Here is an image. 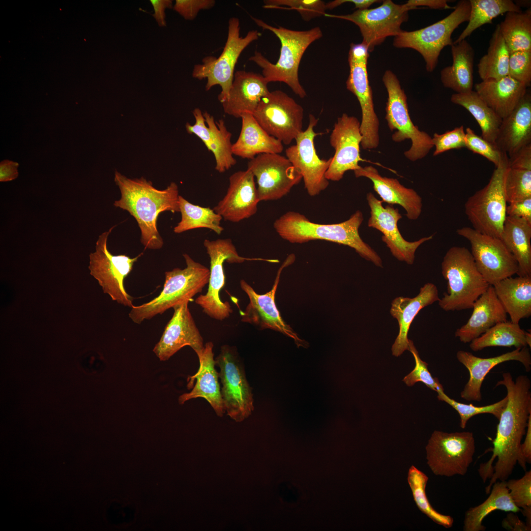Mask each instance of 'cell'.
<instances>
[{
  "label": "cell",
  "mask_w": 531,
  "mask_h": 531,
  "mask_svg": "<svg viewBox=\"0 0 531 531\" xmlns=\"http://www.w3.org/2000/svg\"><path fill=\"white\" fill-rule=\"evenodd\" d=\"M215 362L220 369L224 409L232 419L241 422L251 414L254 405L252 388L238 355L235 348L223 345Z\"/></svg>",
  "instance_id": "9a60e30c"
},
{
  "label": "cell",
  "mask_w": 531,
  "mask_h": 531,
  "mask_svg": "<svg viewBox=\"0 0 531 531\" xmlns=\"http://www.w3.org/2000/svg\"><path fill=\"white\" fill-rule=\"evenodd\" d=\"M295 260L294 254L289 255L278 270L272 289L266 294L257 293L244 280H241L240 288L248 296L249 302L244 311H240V314L242 322L258 326L260 329H270L281 332L293 339L298 347L307 348L308 343L301 339L284 321L275 303V294L282 271Z\"/></svg>",
  "instance_id": "d6986e66"
},
{
  "label": "cell",
  "mask_w": 531,
  "mask_h": 531,
  "mask_svg": "<svg viewBox=\"0 0 531 531\" xmlns=\"http://www.w3.org/2000/svg\"><path fill=\"white\" fill-rule=\"evenodd\" d=\"M253 115L267 134L285 145L303 131V108L280 90L269 91L264 96Z\"/></svg>",
  "instance_id": "e0dca14e"
},
{
  "label": "cell",
  "mask_w": 531,
  "mask_h": 531,
  "mask_svg": "<svg viewBox=\"0 0 531 531\" xmlns=\"http://www.w3.org/2000/svg\"><path fill=\"white\" fill-rule=\"evenodd\" d=\"M465 138L466 133L463 125L442 134L434 133L432 137L435 148L433 156L451 149L466 148Z\"/></svg>",
  "instance_id": "11a10c76"
},
{
  "label": "cell",
  "mask_w": 531,
  "mask_h": 531,
  "mask_svg": "<svg viewBox=\"0 0 531 531\" xmlns=\"http://www.w3.org/2000/svg\"><path fill=\"white\" fill-rule=\"evenodd\" d=\"M508 166L531 169V144L522 148L512 156L508 157Z\"/></svg>",
  "instance_id": "680465c9"
},
{
  "label": "cell",
  "mask_w": 531,
  "mask_h": 531,
  "mask_svg": "<svg viewBox=\"0 0 531 531\" xmlns=\"http://www.w3.org/2000/svg\"><path fill=\"white\" fill-rule=\"evenodd\" d=\"M506 154L486 185L468 198L465 212L476 231L500 238L507 216L504 180L508 166Z\"/></svg>",
  "instance_id": "9c48e42d"
},
{
  "label": "cell",
  "mask_w": 531,
  "mask_h": 531,
  "mask_svg": "<svg viewBox=\"0 0 531 531\" xmlns=\"http://www.w3.org/2000/svg\"><path fill=\"white\" fill-rule=\"evenodd\" d=\"M413 9L406 3L397 4L391 0H384L376 8L357 9L351 14L334 15L326 13L324 16L350 21L359 29L362 43L369 52L381 45L389 36H396L403 30L401 25L408 21V11Z\"/></svg>",
  "instance_id": "2e32d148"
},
{
  "label": "cell",
  "mask_w": 531,
  "mask_h": 531,
  "mask_svg": "<svg viewBox=\"0 0 531 531\" xmlns=\"http://www.w3.org/2000/svg\"><path fill=\"white\" fill-rule=\"evenodd\" d=\"M509 51L497 25L489 41L487 53L477 64L482 81L496 80L508 75Z\"/></svg>",
  "instance_id": "60d3db41"
},
{
  "label": "cell",
  "mask_w": 531,
  "mask_h": 531,
  "mask_svg": "<svg viewBox=\"0 0 531 531\" xmlns=\"http://www.w3.org/2000/svg\"><path fill=\"white\" fill-rule=\"evenodd\" d=\"M465 133L467 148L484 157L494 164L496 167L502 162L506 154L501 151L495 144L477 135L470 127L466 128Z\"/></svg>",
  "instance_id": "816d5d0a"
},
{
  "label": "cell",
  "mask_w": 531,
  "mask_h": 531,
  "mask_svg": "<svg viewBox=\"0 0 531 531\" xmlns=\"http://www.w3.org/2000/svg\"><path fill=\"white\" fill-rule=\"evenodd\" d=\"M427 464L436 475H464L472 462L475 440L469 431H434L426 446Z\"/></svg>",
  "instance_id": "7c38bea8"
},
{
  "label": "cell",
  "mask_w": 531,
  "mask_h": 531,
  "mask_svg": "<svg viewBox=\"0 0 531 531\" xmlns=\"http://www.w3.org/2000/svg\"><path fill=\"white\" fill-rule=\"evenodd\" d=\"M215 4L214 0H176L173 9L185 19L192 20L201 10L209 9Z\"/></svg>",
  "instance_id": "9f6ffc18"
},
{
  "label": "cell",
  "mask_w": 531,
  "mask_h": 531,
  "mask_svg": "<svg viewBox=\"0 0 531 531\" xmlns=\"http://www.w3.org/2000/svg\"><path fill=\"white\" fill-rule=\"evenodd\" d=\"M501 385L506 389L507 401L498 419L493 447L489 450L492 455L478 469L483 482L490 478L485 488L487 493L495 482L506 480L518 463L521 442L531 414V383L527 376L520 375L514 381L510 373H504L496 386Z\"/></svg>",
  "instance_id": "6da1fadb"
},
{
  "label": "cell",
  "mask_w": 531,
  "mask_h": 531,
  "mask_svg": "<svg viewBox=\"0 0 531 531\" xmlns=\"http://www.w3.org/2000/svg\"><path fill=\"white\" fill-rule=\"evenodd\" d=\"M387 92L385 119L390 130L393 132L392 140L401 142L410 139L412 145L405 151V157L415 161L425 157L434 147L431 137L420 131L412 122L409 115L407 97L396 75L387 70L382 78Z\"/></svg>",
  "instance_id": "30bf717a"
},
{
  "label": "cell",
  "mask_w": 531,
  "mask_h": 531,
  "mask_svg": "<svg viewBox=\"0 0 531 531\" xmlns=\"http://www.w3.org/2000/svg\"><path fill=\"white\" fill-rule=\"evenodd\" d=\"M428 480V476L413 466L410 468L408 481L418 509L436 523L446 528H451L454 522L452 517L437 511L428 500L425 492Z\"/></svg>",
  "instance_id": "bcb514c9"
},
{
  "label": "cell",
  "mask_w": 531,
  "mask_h": 531,
  "mask_svg": "<svg viewBox=\"0 0 531 531\" xmlns=\"http://www.w3.org/2000/svg\"><path fill=\"white\" fill-rule=\"evenodd\" d=\"M506 483L512 500L521 511L531 509V471H527L521 478L506 480Z\"/></svg>",
  "instance_id": "db71d44e"
},
{
  "label": "cell",
  "mask_w": 531,
  "mask_h": 531,
  "mask_svg": "<svg viewBox=\"0 0 531 531\" xmlns=\"http://www.w3.org/2000/svg\"><path fill=\"white\" fill-rule=\"evenodd\" d=\"M195 122L185 125L188 133L197 136L207 149L211 151L215 161V170L223 173L235 165L236 161L232 152V134L227 129L223 119L215 121L207 112H202L199 108L192 112Z\"/></svg>",
  "instance_id": "d4e9b609"
},
{
  "label": "cell",
  "mask_w": 531,
  "mask_h": 531,
  "mask_svg": "<svg viewBox=\"0 0 531 531\" xmlns=\"http://www.w3.org/2000/svg\"><path fill=\"white\" fill-rule=\"evenodd\" d=\"M260 202L255 177L247 169L230 176L225 195L213 209L225 220L236 223L254 215Z\"/></svg>",
  "instance_id": "484cf974"
},
{
  "label": "cell",
  "mask_w": 531,
  "mask_h": 531,
  "mask_svg": "<svg viewBox=\"0 0 531 531\" xmlns=\"http://www.w3.org/2000/svg\"><path fill=\"white\" fill-rule=\"evenodd\" d=\"M456 233L469 241L476 267L489 285L517 273L518 264L501 238L469 227L459 228Z\"/></svg>",
  "instance_id": "ac0fdd59"
},
{
  "label": "cell",
  "mask_w": 531,
  "mask_h": 531,
  "mask_svg": "<svg viewBox=\"0 0 531 531\" xmlns=\"http://www.w3.org/2000/svg\"><path fill=\"white\" fill-rule=\"evenodd\" d=\"M360 122L356 118L344 113L337 119L329 137L335 153L326 173L328 180L338 181L349 170L355 171L363 161L360 155L362 135Z\"/></svg>",
  "instance_id": "603a6c76"
},
{
  "label": "cell",
  "mask_w": 531,
  "mask_h": 531,
  "mask_svg": "<svg viewBox=\"0 0 531 531\" xmlns=\"http://www.w3.org/2000/svg\"><path fill=\"white\" fill-rule=\"evenodd\" d=\"M181 220L174 228V232L180 234L198 228L210 229L218 235L224 230L221 225V216L209 207H203L190 203L182 196L178 198Z\"/></svg>",
  "instance_id": "f6af8a7d"
},
{
  "label": "cell",
  "mask_w": 531,
  "mask_h": 531,
  "mask_svg": "<svg viewBox=\"0 0 531 531\" xmlns=\"http://www.w3.org/2000/svg\"><path fill=\"white\" fill-rule=\"evenodd\" d=\"M115 227H112L99 236L95 250L89 256L88 269L104 293L118 303L131 308L134 306L133 298L125 289L124 281L132 271L134 263L143 253L134 258L124 254H111L107 248V240Z\"/></svg>",
  "instance_id": "5bb4252c"
},
{
  "label": "cell",
  "mask_w": 531,
  "mask_h": 531,
  "mask_svg": "<svg viewBox=\"0 0 531 531\" xmlns=\"http://www.w3.org/2000/svg\"><path fill=\"white\" fill-rule=\"evenodd\" d=\"M406 4L413 9H418V6H426L432 9H451L454 8L447 4L445 0H409Z\"/></svg>",
  "instance_id": "be15d7a7"
},
{
  "label": "cell",
  "mask_w": 531,
  "mask_h": 531,
  "mask_svg": "<svg viewBox=\"0 0 531 531\" xmlns=\"http://www.w3.org/2000/svg\"><path fill=\"white\" fill-rule=\"evenodd\" d=\"M525 331L519 324L507 321L500 322L471 342L470 348L477 352L491 347H526Z\"/></svg>",
  "instance_id": "b9f144b4"
},
{
  "label": "cell",
  "mask_w": 531,
  "mask_h": 531,
  "mask_svg": "<svg viewBox=\"0 0 531 531\" xmlns=\"http://www.w3.org/2000/svg\"><path fill=\"white\" fill-rule=\"evenodd\" d=\"M213 348L212 342H207L202 352L197 354L199 368L196 374L187 379V388H192V389L188 393L181 395L178 402L183 404L190 399L203 398L209 403L218 416H222L225 411L221 397L218 373L215 368Z\"/></svg>",
  "instance_id": "83f0119b"
},
{
  "label": "cell",
  "mask_w": 531,
  "mask_h": 531,
  "mask_svg": "<svg viewBox=\"0 0 531 531\" xmlns=\"http://www.w3.org/2000/svg\"><path fill=\"white\" fill-rule=\"evenodd\" d=\"M500 238L518 264L517 274L531 276V223L507 215Z\"/></svg>",
  "instance_id": "74e56055"
},
{
  "label": "cell",
  "mask_w": 531,
  "mask_h": 531,
  "mask_svg": "<svg viewBox=\"0 0 531 531\" xmlns=\"http://www.w3.org/2000/svg\"><path fill=\"white\" fill-rule=\"evenodd\" d=\"M508 75L527 87L531 83V51L510 53Z\"/></svg>",
  "instance_id": "f5cc1de1"
},
{
  "label": "cell",
  "mask_w": 531,
  "mask_h": 531,
  "mask_svg": "<svg viewBox=\"0 0 531 531\" xmlns=\"http://www.w3.org/2000/svg\"><path fill=\"white\" fill-rule=\"evenodd\" d=\"M470 11L469 0H459L453 11L441 20L417 30H403L394 37L393 45L417 51L425 60L426 70L431 72L438 64L442 50L453 44V31L460 25L469 21Z\"/></svg>",
  "instance_id": "52a82bcc"
},
{
  "label": "cell",
  "mask_w": 531,
  "mask_h": 531,
  "mask_svg": "<svg viewBox=\"0 0 531 531\" xmlns=\"http://www.w3.org/2000/svg\"><path fill=\"white\" fill-rule=\"evenodd\" d=\"M531 144V95L527 92L513 111L502 119L495 144L508 157Z\"/></svg>",
  "instance_id": "4dcf8cb0"
},
{
  "label": "cell",
  "mask_w": 531,
  "mask_h": 531,
  "mask_svg": "<svg viewBox=\"0 0 531 531\" xmlns=\"http://www.w3.org/2000/svg\"><path fill=\"white\" fill-rule=\"evenodd\" d=\"M456 358L469 372V381L460 393L461 397L467 401L481 400L483 382L490 371L497 365L515 360L521 363L527 372H529L531 368V356L527 347L488 358L477 357L470 352L460 350L456 353Z\"/></svg>",
  "instance_id": "4316f807"
},
{
  "label": "cell",
  "mask_w": 531,
  "mask_h": 531,
  "mask_svg": "<svg viewBox=\"0 0 531 531\" xmlns=\"http://www.w3.org/2000/svg\"><path fill=\"white\" fill-rule=\"evenodd\" d=\"M415 360L413 369L405 377L403 381L409 386H413L416 383L421 382L426 386L437 393L444 391L442 384L437 378H434L429 372L427 362L420 357L418 352L412 340H409V350Z\"/></svg>",
  "instance_id": "f907efd6"
},
{
  "label": "cell",
  "mask_w": 531,
  "mask_h": 531,
  "mask_svg": "<svg viewBox=\"0 0 531 531\" xmlns=\"http://www.w3.org/2000/svg\"><path fill=\"white\" fill-rule=\"evenodd\" d=\"M189 302L185 301L173 308V315L153 349L161 361L168 360L186 346L192 348L197 355L204 348L203 338L188 308Z\"/></svg>",
  "instance_id": "cb8c5ba5"
},
{
  "label": "cell",
  "mask_w": 531,
  "mask_h": 531,
  "mask_svg": "<svg viewBox=\"0 0 531 531\" xmlns=\"http://www.w3.org/2000/svg\"><path fill=\"white\" fill-rule=\"evenodd\" d=\"M307 128L295 139L296 143L285 150L286 157L299 172L304 187L310 196L319 195L329 185L325 173L329 167L331 157L322 159L317 153L314 144L315 137L322 134L316 133L314 128L318 122L312 114L309 116Z\"/></svg>",
  "instance_id": "44dd1931"
},
{
  "label": "cell",
  "mask_w": 531,
  "mask_h": 531,
  "mask_svg": "<svg viewBox=\"0 0 531 531\" xmlns=\"http://www.w3.org/2000/svg\"><path fill=\"white\" fill-rule=\"evenodd\" d=\"M114 180L121 194L114 206L127 211L134 217L141 231V242L146 249L161 248L164 242L157 229V218L164 211L179 212L177 185L172 182L166 188L159 190L143 177L131 179L117 171Z\"/></svg>",
  "instance_id": "7a4b0ae2"
},
{
  "label": "cell",
  "mask_w": 531,
  "mask_h": 531,
  "mask_svg": "<svg viewBox=\"0 0 531 531\" xmlns=\"http://www.w3.org/2000/svg\"><path fill=\"white\" fill-rule=\"evenodd\" d=\"M472 309L467 322L454 333L455 337L463 343H470L496 324L507 321V314L492 285L476 300Z\"/></svg>",
  "instance_id": "d6a6232c"
},
{
  "label": "cell",
  "mask_w": 531,
  "mask_h": 531,
  "mask_svg": "<svg viewBox=\"0 0 531 531\" xmlns=\"http://www.w3.org/2000/svg\"><path fill=\"white\" fill-rule=\"evenodd\" d=\"M503 185L509 204L531 197V169L507 166Z\"/></svg>",
  "instance_id": "7dc6e473"
},
{
  "label": "cell",
  "mask_w": 531,
  "mask_h": 531,
  "mask_svg": "<svg viewBox=\"0 0 531 531\" xmlns=\"http://www.w3.org/2000/svg\"><path fill=\"white\" fill-rule=\"evenodd\" d=\"M506 215L522 218L531 223V197L509 204Z\"/></svg>",
  "instance_id": "6f0895ef"
},
{
  "label": "cell",
  "mask_w": 531,
  "mask_h": 531,
  "mask_svg": "<svg viewBox=\"0 0 531 531\" xmlns=\"http://www.w3.org/2000/svg\"><path fill=\"white\" fill-rule=\"evenodd\" d=\"M471 11L468 24L458 38L457 43L470 35L481 26L492 23L500 15L509 12H521V8L511 0H469Z\"/></svg>",
  "instance_id": "7bdbcfd3"
},
{
  "label": "cell",
  "mask_w": 531,
  "mask_h": 531,
  "mask_svg": "<svg viewBox=\"0 0 531 531\" xmlns=\"http://www.w3.org/2000/svg\"><path fill=\"white\" fill-rule=\"evenodd\" d=\"M240 30L239 19L231 17L228 21L227 40L220 55L217 58H204L202 63L195 65L192 71L193 78L200 80L206 79V90L217 85L221 87V91L218 96L220 103L228 95L234 80L235 67L241 54L260 36L258 30H251L245 36H241Z\"/></svg>",
  "instance_id": "ba28073f"
},
{
  "label": "cell",
  "mask_w": 531,
  "mask_h": 531,
  "mask_svg": "<svg viewBox=\"0 0 531 531\" xmlns=\"http://www.w3.org/2000/svg\"><path fill=\"white\" fill-rule=\"evenodd\" d=\"M368 49L362 43H352L348 55L350 72L346 88L357 98L361 110V146L364 149L377 148L380 143L379 120L375 113L372 90L369 85L367 62Z\"/></svg>",
  "instance_id": "4fadbf2b"
},
{
  "label": "cell",
  "mask_w": 531,
  "mask_h": 531,
  "mask_svg": "<svg viewBox=\"0 0 531 531\" xmlns=\"http://www.w3.org/2000/svg\"><path fill=\"white\" fill-rule=\"evenodd\" d=\"M436 286L427 283L420 288L418 294L414 297L398 296L391 302V315L397 320L399 325L398 334L392 346V355L400 356L409 350L408 332L415 316L425 307L440 300Z\"/></svg>",
  "instance_id": "f546056e"
},
{
  "label": "cell",
  "mask_w": 531,
  "mask_h": 531,
  "mask_svg": "<svg viewBox=\"0 0 531 531\" xmlns=\"http://www.w3.org/2000/svg\"><path fill=\"white\" fill-rule=\"evenodd\" d=\"M264 3V7L266 8H279L284 6L288 7L284 9L295 10L306 22L324 16L327 10L326 3L321 0H266Z\"/></svg>",
  "instance_id": "681fc988"
},
{
  "label": "cell",
  "mask_w": 531,
  "mask_h": 531,
  "mask_svg": "<svg viewBox=\"0 0 531 531\" xmlns=\"http://www.w3.org/2000/svg\"><path fill=\"white\" fill-rule=\"evenodd\" d=\"M447 291L439 302L445 311L472 309L476 300L489 285L477 269L471 251L454 246L446 252L441 264Z\"/></svg>",
  "instance_id": "5b68a950"
},
{
  "label": "cell",
  "mask_w": 531,
  "mask_h": 531,
  "mask_svg": "<svg viewBox=\"0 0 531 531\" xmlns=\"http://www.w3.org/2000/svg\"><path fill=\"white\" fill-rule=\"evenodd\" d=\"M239 136L232 145L234 155L243 159H253L263 153H280L284 149L281 142L270 136L260 126L251 114L241 117Z\"/></svg>",
  "instance_id": "e575fe53"
},
{
  "label": "cell",
  "mask_w": 531,
  "mask_h": 531,
  "mask_svg": "<svg viewBox=\"0 0 531 531\" xmlns=\"http://www.w3.org/2000/svg\"><path fill=\"white\" fill-rule=\"evenodd\" d=\"M451 101L460 105L467 111L475 118L480 126L481 137L495 144L498 131L502 119L478 96L473 90L453 94Z\"/></svg>",
  "instance_id": "ab89813d"
},
{
  "label": "cell",
  "mask_w": 531,
  "mask_h": 531,
  "mask_svg": "<svg viewBox=\"0 0 531 531\" xmlns=\"http://www.w3.org/2000/svg\"><path fill=\"white\" fill-rule=\"evenodd\" d=\"M452 64L441 72V82L456 93L472 90L474 51L466 39L451 46Z\"/></svg>",
  "instance_id": "8d00e7d4"
},
{
  "label": "cell",
  "mask_w": 531,
  "mask_h": 531,
  "mask_svg": "<svg viewBox=\"0 0 531 531\" xmlns=\"http://www.w3.org/2000/svg\"><path fill=\"white\" fill-rule=\"evenodd\" d=\"M255 23L264 30L273 32L281 43L280 56L275 63L271 62L262 54L255 51L249 60L261 69L263 76L268 83L280 82L288 85L293 92L303 98L307 93L300 83L298 70L301 59L308 47L322 37L321 28L297 30L281 26L273 27L261 19L251 16Z\"/></svg>",
  "instance_id": "277c9868"
},
{
  "label": "cell",
  "mask_w": 531,
  "mask_h": 531,
  "mask_svg": "<svg viewBox=\"0 0 531 531\" xmlns=\"http://www.w3.org/2000/svg\"><path fill=\"white\" fill-rule=\"evenodd\" d=\"M525 338L527 346L531 347V333L528 331H525Z\"/></svg>",
  "instance_id": "003e7915"
},
{
  "label": "cell",
  "mask_w": 531,
  "mask_h": 531,
  "mask_svg": "<svg viewBox=\"0 0 531 531\" xmlns=\"http://www.w3.org/2000/svg\"><path fill=\"white\" fill-rule=\"evenodd\" d=\"M502 526L511 531H529V530L524 523H523L518 517L514 514V512H510L502 522Z\"/></svg>",
  "instance_id": "03108f58"
},
{
  "label": "cell",
  "mask_w": 531,
  "mask_h": 531,
  "mask_svg": "<svg viewBox=\"0 0 531 531\" xmlns=\"http://www.w3.org/2000/svg\"><path fill=\"white\" fill-rule=\"evenodd\" d=\"M150 2L154 11L152 15L156 20L159 26H166L165 11L167 8H172L173 1L171 0H150Z\"/></svg>",
  "instance_id": "94428289"
},
{
  "label": "cell",
  "mask_w": 531,
  "mask_h": 531,
  "mask_svg": "<svg viewBox=\"0 0 531 531\" xmlns=\"http://www.w3.org/2000/svg\"><path fill=\"white\" fill-rule=\"evenodd\" d=\"M382 1L378 0H335L325 3L326 9L332 10L340 5L346 3L350 2L354 3L355 8L357 9H365L375 3Z\"/></svg>",
  "instance_id": "e7e4bbea"
},
{
  "label": "cell",
  "mask_w": 531,
  "mask_h": 531,
  "mask_svg": "<svg viewBox=\"0 0 531 531\" xmlns=\"http://www.w3.org/2000/svg\"><path fill=\"white\" fill-rule=\"evenodd\" d=\"M488 498L480 504L470 508L465 513L463 530L484 531L483 519L492 512L500 510L514 513L521 511L513 502L505 481H497L492 486Z\"/></svg>",
  "instance_id": "f35d334b"
},
{
  "label": "cell",
  "mask_w": 531,
  "mask_h": 531,
  "mask_svg": "<svg viewBox=\"0 0 531 531\" xmlns=\"http://www.w3.org/2000/svg\"><path fill=\"white\" fill-rule=\"evenodd\" d=\"M509 53L531 51V8L525 12H509L498 24Z\"/></svg>",
  "instance_id": "ee69618b"
},
{
  "label": "cell",
  "mask_w": 531,
  "mask_h": 531,
  "mask_svg": "<svg viewBox=\"0 0 531 531\" xmlns=\"http://www.w3.org/2000/svg\"><path fill=\"white\" fill-rule=\"evenodd\" d=\"M363 219V213L358 210L344 222L320 224L311 221L299 212L290 211L275 220L273 227L282 239L291 243L323 240L348 246L362 258L383 267L381 258L360 236L359 228Z\"/></svg>",
  "instance_id": "3957f363"
},
{
  "label": "cell",
  "mask_w": 531,
  "mask_h": 531,
  "mask_svg": "<svg viewBox=\"0 0 531 531\" xmlns=\"http://www.w3.org/2000/svg\"><path fill=\"white\" fill-rule=\"evenodd\" d=\"M19 164L9 160H4L0 163V181L6 182L16 179L18 176Z\"/></svg>",
  "instance_id": "6125c7cd"
},
{
  "label": "cell",
  "mask_w": 531,
  "mask_h": 531,
  "mask_svg": "<svg viewBox=\"0 0 531 531\" xmlns=\"http://www.w3.org/2000/svg\"><path fill=\"white\" fill-rule=\"evenodd\" d=\"M524 442L520 447V458L518 462L520 466L526 470V464L531 462V414L530 415Z\"/></svg>",
  "instance_id": "91938a15"
},
{
  "label": "cell",
  "mask_w": 531,
  "mask_h": 531,
  "mask_svg": "<svg viewBox=\"0 0 531 531\" xmlns=\"http://www.w3.org/2000/svg\"><path fill=\"white\" fill-rule=\"evenodd\" d=\"M268 83L260 74L236 71L228 95L221 103L224 113L236 118L246 113L253 115L261 99L270 91Z\"/></svg>",
  "instance_id": "f1b7e54d"
},
{
  "label": "cell",
  "mask_w": 531,
  "mask_h": 531,
  "mask_svg": "<svg viewBox=\"0 0 531 531\" xmlns=\"http://www.w3.org/2000/svg\"><path fill=\"white\" fill-rule=\"evenodd\" d=\"M256 178L260 201L281 199L302 179L299 172L289 159L278 153H263L248 162Z\"/></svg>",
  "instance_id": "ffe728a7"
},
{
  "label": "cell",
  "mask_w": 531,
  "mask_h": 531,
  "mask_svg": "<svg viewBox=\"0 0 531 531\" xmlns=\"http://www.w3.org/2000/svg\"><path fill=\"white\" fill-rule=\"evenodd\" d=\"M204 246L210 258V274L208 287L205 295L198 296L195 303L203 309V312L212 319L222 321L228 318L233 312L228 301L223 302L220 293L225 284L224 263L241 264L246 261H265L277 263V260L261 258H248L239 255L236 247L230 238L210 240L206 239Z\"/></svg>",
  "instance_id": "8fae6325"
},
{
  "label": "cell",
  "mask_w": 531,
  "mask_h": 531,
  "mask_svg": "<svg viewBox=\"0 0 531 531\" xmlns=\"http://www.w3.org/2000/svg\"><path fill=\"white\" fill-rule=\"evenodd\" d=\"M527 87L509 75L474 85L475 91L502 119L508 116L527 93Z\"/></svg>",
  "instance_id": "836d02e7"
},
{
  "label": "cell",
  "mask_w": 531,
  "mask_h": 531,
  "mask_svg": "<svg viewBox=\"0 0 531 531\" xmlns=\"http://www.w3.org/2000/svg\"><path fill=\"white\" fill-rule=\"evenodd\" d=\"M510 321L519 324L531 315V276L510 277L493 286Z\"/></svg>",
  "instance_id": "d590c367"
},
{
  "label": "cell",
  "mask_w": 531,
  "mask_h": 531,
  "mask_svg": "<svg viewBox=\"0 0 531 531\" xmlns=\"http://www.w3.org/2000/svg\"><path fill=\"white\" fill-rule=\"evenodd\" d=\"M437 393V398L439 400L445 402L458 413L460 418V426L462 429L466 428L470 418L477 414L490 413L499 419L507 401L506 395L504 398L495 403L484 406H476L472 404H467L456 401L449 397L444 391Z\"/></svg>",
  "instance_id": "c3c4849f"
},
{
  "label": "cell",
  "mask_w": 531,
  "mask_h": 531,
  "mask_svg": "<svg viewBox=\"0 0 531 531\" xmlns=\"http://www.w3.org/2000/svg\"><path fill=\"white\" fill-rule=\"evenodd\" d=\"M354 174L356 177L369 178L382 202L401 206L406 211V215L409 219L415 220L420 215L422 198L413 189L405 187L396 178L382 177L372 166H360L354 171Z\"/></svg>",
  "instance_id": "1f68e13d"
},
{
  "label": "cell",
  "mask_w": 531,
  "mask_h": 531,
  "mask_svg": "<svg viewBox=\"0 0 531 531\" xmlns=\"http://www.w3.org/2000/svg\"><path fill=\"white\" fill-rule=\"evenodd\" d=\"M366 200L370 209L368 226L382 233V241L395 258L408 265H413L416 249L424 242L432 239L433 235L414 241L406 240L398 227V222L402 218L399 209L389 205L383 206L382 201L371 192L367 194Z\"/></svg>",
  "instance_id": "7402d4cb"
},
{
  "label": "cell",
  "mask_w": 531,
  "mask_h": 531,
  "mask_svg": "<svg viewBox=\"0 0 531 531\" xmlns=\"http://www.w3.org/2000/svg\"><path fill=\"white\" fill-rule=\"evenodd\" d=\"M183 257L186 267H177L165 272L163 288L157 297L147 303L131 307L129 317L134 323L140 324L144 320L162 314L185 301H190L208 284L209 269L195 262L187 254H184Z\"/></svg>",
  "instance_id": "8992f818"
}]
</instances>
